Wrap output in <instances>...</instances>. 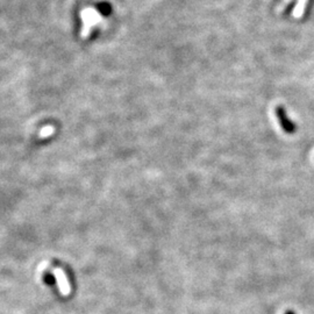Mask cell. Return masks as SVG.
Segmentation results:
<instances>
[{"mask_svg": "<svg viewBox=\"0 0 314 314\" xmlns=\"http://www.w3.org/2000/svg\"><path fill=\"white\" fill-rule=\"evenodd\" d=\"M284 314H296V313H294L292 310H287V311H286V312H285Z\"/></svg>", "mask_w": 314, "mask_h": 314, "instance_id": "6", "label": "cell"}, {"mask_svg": "<svg viewBox=\"0 0 314 314\" xmlns=\"http://www.w3.org/2000/svg\"><path fill=\"white\" fill-rule=\"evenodd\" d=\"M290 2V0H283V2H281V6H280V11L282 9V11H283V9L285 8V6H287V4H289Z\"/></svg>", "mask_w": 314, "mask_h": 314, "instance_id": "5", "label": "cell"}, {"mask_svg": "<svg viewBox=\"0 0 314 314\" xmlns=\"http://www.w3.org/2000/svg\"><path fill=\"white\" fill-rule=\"evenodd\" d=\"M306 2L307 0H299V2H298V6L296 7V9H294L293 12V15L294 18H302L303 14H304V11H305V7H306Z\"/></svg>", "mask_w": 314, "mask_h": 314, "instance_id": "4", "label": "cell"}, {"mask_svg": "<svg viewBox=\"0 0 314 314\" xmlns=\"http://www.w3.org/2000/svg\"><path fill=\"white\" fill-rule=\"evenodd\" d=\"M275 113H276V117H277L278 123H280V126L282 127V129H283L285 133L294 134L297 132V125L289 117V114H287V112H286V110H285L284 106H277Z\"/></svg>", "mask_w": 314, "mask_h": 314, "instance_id": "1", "label": "cell"}, {"mask_svg": "<svg viewBox=\"0 0 314 314\" xmlns=\"http://www.w3.org/2000/svg\"><path fill=\"white\" fill-rule=\"evenodd\" d=\"M55 274H56V276H57V280H59V284H60L61 291H62V292H63L64 294H68L69 291H70V289H69V283H68V282H66L65 276H64L63 271H62V270H56Z\"/></svg>", "mask_w": 314, "mask_h": 314, "instance_id": "2", "label": "cell"}, {"mask_svg": "<svg viewBox=\"0 0 314 314\" xmlns=\"http://www.w3.org/2000/svg\"><path fill=\"white\" fill-rule=\"evenodd\" d=\"M95 8H97V11L100 13L102 17H110V15L112 14V11H113L111 4L107 1L98 2V4L95 5Z\"/></svg>", "mask_w": 314, "mask_h": 314, "instance_id": "3", "label": "cell"}]
</instances>
